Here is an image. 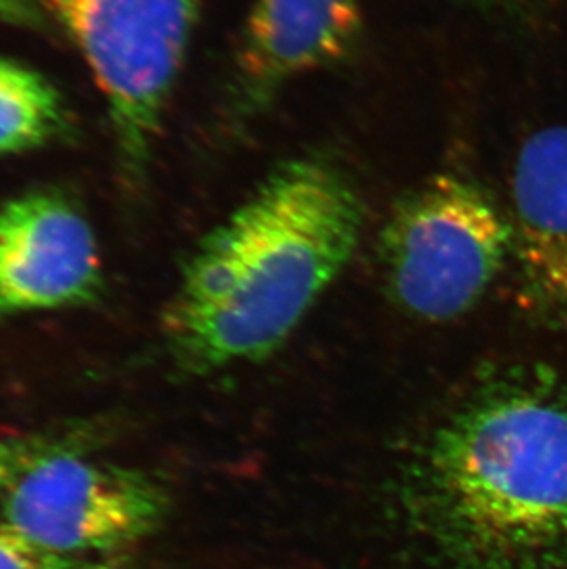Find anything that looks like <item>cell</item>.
Wrapping results in <instances>:
<instances>
[{"mask_svg":"<svg viewBox=\"0 0 567 569\" xmlns=\"http://www.w3.org/2000/svg\"><path fill=\"white\" fill-rule=\"evenodd\" d=\"M397 501L428 569H567V378L483 377L409 456Z\"/></svg>","mask_w":567,"mask_h":569,"instance_id":"obj_1","label":"cell"},{"mask_svg":"<svg viewBox=\"0 0 567 569\" xmlns=\"http://www.w3.org/2000/svg\"><path fill=\"white\" fill-rule=\"evenodd\" d=\"M364 33L359 0H255L230 81V117L249 124L299 76L347 60Z\"/></svg>","mask_w":567,"mask_h":569,"instance_id":"obj_6","label":"cell"},{"mask_svg":"<svg viewBox=\"0 0 567 569\" xmlns=\"http://www.w3.org/2000/svg\"><path fill=\"white\" fill-rule=\"evenodd\" d=\"M364 227V198L339 162H279L188 260L165 316L177 363L201 375L273 355L345 271Z\"/></svg>","mask_w":567,"mask_h":569,"instance_id":"obj_2","label":"cell"},{"mask_svg":"<svg viewBox=\"0 0 567 569\" xmlns=\"http://www.w3.org/2000/svg\"><path fill=\"white\" fill-rule=\"evenodd\" d=\"M168 498L146 473L56 451L0 496V518L44 549L78 559L139 542L161 526Z\"/></svg>","mask_w":567,"mask_h":569,"instance_id":"obj_5","label":"cell"},{"mask_svg":"<svg viewBox=\"0 0 567 569\" xmlns=\"http://www.w3.org/2000/svg\"><path fill=\"white\" fill-rule=\"evenodd\" d=\"M376 254L387 296L426 322L477 307L513 257V226L493 192L460 173H437L401 193Z\"/></svg>","mask_w":567,"mask_h":569,"instance_id":"obj_3","label":"cell"},{"mask_svg":"<svg viewBox=\"0 0 567 569\" xmlns=\"http://www.w3.org/2000/svg\"><path fill=\"white\" fill-rule=\"evenodd\" d=\"M462 4L474 6L483 11H493L499 16L514 17V19H527L536 13L551 0H459Z\"/></svg>","mask_w":567,"mask_h":569,"instance_id":"obj_12","label":"cell"},{"mask_svg":"<svg viewBox=\"0 0 567 569\" xmlns=\"http://www.w3.org/2000/svg\"><path fill=\"white\" fill-rule=\"evenodd\" d=\"M108 100L123 153L150 156L205 0H38Z\"/></svg>","mask_w":567,"mask_h":569,"instance_id":"obj_4","label":"cell"},{"mask_svg":"<svg viewBox=\"0 0 567 569\" xmlns=\"http://www.w3.org/2000/svg\"><path fill=\"white\" fill-rule=\"evenodd\" d=\"M78 569H126L123 566L113 562H97V565H81Z\"/></svg>","mask_w":567,"mask_h":569,"instance_id":"obj_14","label":"cell"},{"mask_svg":"<svg viewBox=\"0 0 567 569\" xmlns=\"http://www.w3.org/2000/svg\"><path fill=\"white\" fill-rule=\"evenodd\" d=\"M509 218L519 308L567 328V126L540 129L519 148Z\"/></svg>","mask_w":567,"mask_h":569,"instance_id":"obj_8","label":"cell"},{"mask_svg":"<svg viewBox=\"0 0 567 569\" xmlns=\"http://www.w3.org/2000/svg\"><path fill=\"white\" fill-rule=\"evenodd\" d=\"M102 284V260L86 218L58 193L0 204V316L74 307Z\"/></svg>","mask_w":567,"mask_h":569,"instance_id":"obj_7","label":"cell"},{"mask_svg":"<svg viewBox=\"0 0 567 569\" xmlns=\"http://www.w3.org/2000/svg\"><path fill=\"white\" fill-rule=\"evenodd\" d=\"M38 0H0V22L33 27L38 22Z\"/></svg>","mask_w":567,"mask_h":569,"instance_id":"obj_13","label":"cell"},{"mask_svg":"<svg viewBox=\"0 0 567 569\" xmlns=\"http://www.w3.org/2000/svg\"><path fill=\"white\" fill-rule=\"evenodd\" d=\"M63 117L61 97L44 76L0 56V156L44 144Z\"/></svg>","mask_w":567,"mask_h":569,"instance_id":"obj_9","label":"cell"},{"mask_svg":"<svg viewBox=\"0 0 567 569\" xmlns=\"http://www.w3.org/2000/svg\"><path fill=\"white\" fill-rule=\"evenodd\" d=\"M81 562L32 542L0 518V569H78Z\"/></svg>","mask_w":567,"mask_h":569,"instance_id":"obj_10","label":"cell"},{"mask_svg":"<svg viewBox=\"0 0 567 569\" xmlns=\"http://www.w3.org/2000/svg\"><path fill=\"white\" fill-rule=\"evenodd\" d=\"M70 450V441L50 436L16 437L0 441V496L36 462L56 451Z\"/></svg>","mask_w":567,"mask_h":569,"instance_id":"obj_11","label":"cell"}]
</instances>
